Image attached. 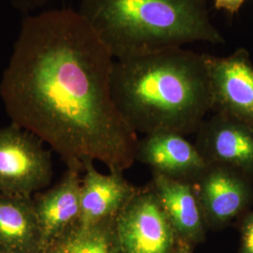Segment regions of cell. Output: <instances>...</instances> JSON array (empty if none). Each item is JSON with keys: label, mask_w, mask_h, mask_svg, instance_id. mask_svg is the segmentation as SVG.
<instances>
[{"label": "cell", "mask_w": 253, "mask_h": 253, "mask_svg": "<svg viewBox=\"0 0 253 253\" xmlns=\"http://www.w3.org/2000/svg\"><path fill=\"white\" fill-rule=\"evenodd\" d=\"M115 58L77 10L24 16L1 81L11 123L84 170L99 161L123 172L136 161L138 136L111 93Z\"/></svg>", "instance_id": "cell-1"}, {"label": "cell", "mask_w": 253, "mask_h": 253, "mask_svg": "<svg viewBox=\"0 0 253 253\" xmlns=\"http://www.w3.org/2000/svg\"><path fill=\"white\" fill-rule=\"evenodd\" d=\"M111 93L126 124L145 135L196 133L211 112L205 54L182 47L115 59Z\"/></svg>", "instance_id": "cell-2"}, {"label": "cell", "mask_w": 253, "mask_h": 253, "mask_svg": "<svg viewBox=\"0 0 253 253\" xmlns=\"http://www.w3.org/2000/svg\"><path fill=\"white\" fill-rule=\"evenodd\" d=\"M77 11L115 59L224 42L206 0H81Z\"/></svg>", "instance_id": "cell-3"}, {"label": "cell", "mask_w": 253, "mask_h": 253, "mask_svg": "<svg viewBox=\"0 0 253 253\" xmlns=\"http://www.w3.org/2000/svg\"><path fill=\"white\" fill-rule=\"evenodd\" d=\"M54 175L51 153L43 142L21 126L0 128V193L33 197Z\"/></svg>", "instance_id": "cell-4"}, {"label": "cell", "mask_w": 253, "mask_h": 253, "mask_svg": "<svg viewBox=\"0 0 253 253\" xmlns=\"http://www.w3.org/2000/svg\"><path fill=\"white\" fill-rule=\"evenodd\" d=\"M118 253H176L179 238L150 184L135 194L114 221Z\"/></svg>", "instance_id": "cell-5"}, {"label": "cell", "mask_w": 253, "mask_h": 253, "mask_svg": "<svg viewBox=\"0 0 253 253\" xmlns=\"http://www.w3.org/2000/svg\"><path fill=\"white\" fill-rule=\"evenodd\" d=\"M191 184L208 230L225 229L253 206V179L232 168L208 165Z\"/></svg>", "instance_id": "cell-6"}, {"label": "cell", "mask_w": 253, "mask_h": 253, "mask_svg": "<svg viewBox=\"0 0 253 253\" xmlns=\"http://www.w3.org/2000/svg\"><path fill=\"white\" fill-rule=\"evenodd\" d=\"M211 112L253 123V65L243 48L226 57L205 54Z\"/></svg>", "instance_id": "cell-7"}, {"label": "cell", "mask_w": 253, "mask_h": 253, "mask_svg": "<svg viewBox=\"0 0 253 253\" xmlns=\"http://www.w3.org/2000/svg\"><path fill=\"white\" fill-rule=\"evenodd\" d=\"M196 145L208 165H221L253 180V123L215 114L196 131Z\"/></svg>", "instance_id": "cell-8"}, {"label": "cell", "mask_w": 253, "mask_h": 253, "mask_svg": "<svg viewBox=\"0 0 253 253\" xmlns=\"http://www.w3.org/2000/svg\"><path fill=\"white\" fill-rule=\"evenodd\" d=\"M136 160L174 180L192 183L208 168L196 145L185 135L175 132H156L139 140Z\"/></svg>", "instance_id": "cell-9"}, {"label": "cell", "mask_w": 253, "mask_h": 253, "mask_svg": "<svg viewBox=\"0 0 253 253\" xmlns=\"http://www.w3.org/2000/svg\"><path fill=\"white\" fill-rule=\"evenodd\" d=\"M81 172L83 171L77 167H67L56 185L33 196L44 250L80 220Z\"/></svg>", "instance_id": "cell-10"}, {"label": "cell", "mask_w": 253, "mask_h": 253, "mask_svg": "<svg viewBox=\"0 0 253 253\" xmlns=\"http://www.w3.org/2000/svg\"><path fill=\"white\" fill-rule=\"evenodd\" d=\"M83 172L81 216L78 222L83 225L114 220L138 189L126 180L123 172L103 174L91 161L84 163Z\"/></svg>", "instance_id": "cell-11"}, {"label": "cell", "mask_w": 253, "mask_h": 253, "mask_svg": "<svg viewBox=\"0 0 253 253\" xmlns=\"http://www.w3.org/2000/svg\"><path fill=\"white\" fill-rule=\"evenodd\" d=\"M151 187L179 240L195 249L206 240L207 226L192 184L152 172Z\"/></svg>", "instance_id": "cell-12"}, {"label": "cell", "mask_w": 253, "mask_h": 253, "mask_svg": "<svg viewBox=\"0 0 253 253\" xmlns=\"http://www.w3.org/2000/svg\"><path fill=\"white\" fill-rule=\"evenodd\" d=\"M33 197L0 193V253H43Z\"/></svg>", "instance_id": "cell-13"}, {"label": "cell", "mask_w": 253, "mask_h": 253, "mask_svg": "<svg viewBox=\"0 0 253 253\" xmlns=\"http://www.w3.org/2000/svg\"><path fill=\"white\" fill-rule=\"evenodd\" d=\"M114 221L77 223L48 245L43 253H118Z\"/></svg>", "instance_id": "cell-14"}, {"label": "cell", "mask_w": 253, "mask_h": 253, "mask_svg": "<svg viewBox=\"0 0 253 253\" xmlns=\"http://www.w3.org/2000/svg\"><path fill=\"white\" fill-rule=\"evenodd\" d=\"M239 253H253V211L240 217Z\"/></svg>", "instance_id": "cell-15"}, {"label": "cell", "mask_w": 253, "mask_h": 253, "mask_svg": "<svg viewBox=\"0 0 253 253\" xmlns=\"http://www.w3.org/2000/svg\"><path fill=\"white\" fill-rule=\"evenodd\" d=\"M11 6L17 9L24 16L31 14L33 11L45 7L54 0H9Z\"/></svg>", "instance_id": "cell-16"}, {"label": "cell", "mask_w": 253, "mask_h": 253, "mask_svg": "<svg viewBox=\"0 0 253 253\" xmlns=\"http://www.w3.org/2000/svg\"><path fill=\"white\" fill-rule=\"evenodd\" d=\"M244 0H215L216 8L224 9L230 13H235L240 9Z\"/></svg>", "instance_id": "cell-17"}, {"label": "cell", "mask_w": 253, "mask_h": 253, "mask_svg": "<svg viewBox=\"0 0 253 253\" xmlns=\"http://www.w3.org/2000/svg\"><path fill=\"white\" fill-rule=\"evenodd\" d=\"M193 251H194V248L191 247L190 245L187 244L181 240L178 241L176 253H193Z\"/></svg>", "instance_id": "cell-18"}, {"label": "cell", "mask_w": 253, "mask_h": 253, "mask_svg": "<svg viewBox=\"0 0 253 253\" xmlns=\"http://www.w3.org/2000/svg\"></svg>", "instance_id": "cell-19"}]
</instances>
